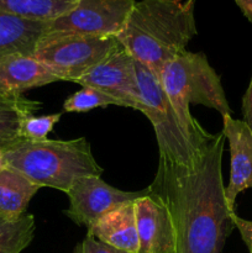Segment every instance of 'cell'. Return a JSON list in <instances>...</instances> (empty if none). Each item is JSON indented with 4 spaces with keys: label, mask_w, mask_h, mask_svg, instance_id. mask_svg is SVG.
<instances>
[{
    "label": "cell",
    "mask_w": 252,
    "mask_h": 253,
    "mask_svg": "<svg viewBox=\"0 0 252 253\" xmlns=\"http://www.w3.org/2000/svg\"><path fill=\"white\" fill-rule=\"evenodd\" d=\"M136 0H79L62 16L48 21L43 39L61 36H118Z\"/></svg>",
    "instance_id": "obj_7"
},
{
    "label": "cell",
    "mask_w": 252,
    "mask_h": 253,
    "mask_svg": "<svg viewBox=\"0 0 252 253\" xmlns=\"http://www.w3.org/2000/svg\"><path fill=\"white\" fill-rule=\"evenodd\" d=\"M116 36H61L42 39L32 56L58 81L76 83L118 44Z\"/></svg>",
    "instance_id": "obj_6"
},
{
    "label": "cell",
    "mask_w": 252,
    "mask_h": 253,
    "mask_svg": "<svg viewBox=\"0 0 252 253\" xmlns=\"http://www.w3.org/2000/svg\"><path fill=\"white\" fill-rule=\"evenodd\" d=\"M79 0H0V7L35 21H52L73 9Z\"/></svg>",
    "instance_id": "obj_16"
},
{
    "label": "cell",
    "mask_w": 252,
    "mask_h": 253,
    "mask_svg": "<svg viewBox=\"0 0 252 253\" xmlns=\"http://www.w3.org/2000/svg\"><path fill=\"white\" fill-rule=\"evenodd\" d=\"M88 234L98 241L127 253H138L137 226H136L135 202H128L111 210L94 222Z\"/></svg>",
    "instance_id": "obj_13"
},
{
    "label": "cell",
    "mask_w": 252,
    "mask_h": 253,
    "mask_svg": "<svg viewBox=\"0 0 252 253\" xmlns=\"http://www.w3.org/2000/svg\"><path fill=\"white\" fill-rule=\"evenodd\" d=\"M0 147L5 167L16 170L40 188L67 193L79 178L100 177L103 173L85 137L44 141L16 137Z\"/></svg>",
    "instance_id": "obj_3"
},
{
    "label": "cell",
    "mask_w": 252,
    "mask_h": 253,
    "mask_svg": "<svg viewBox=\"0 0 252 253\" xmlns=\"http://www.w3.org/2000/svg\"><path fill=\"white\" fill-rule=\"evenodd\" d=\"M232 221H234L235 227L239 230L242 241L245 242L247 250H249V253H252V221L242 219L239 215H236V212L232 214Z\"/></svg>",
    "instance_id": "obj_22"
},
{
    "label": "cell",
    "mask_w": 252,
    "mask_h": 253,
    "mask_svg": "<svg viewBox=\"0 0 252 253\" xmlns=\"http://www.w3.org/2000/svg\"><path fill=\"white\" fill-rule=\"evenodd\" d=\"M197 0L136 1L118 40L138 63L158 74L194 36Z\"/></svg>",
    "instance_id": "obj_2"
},
{
    "label": "cell",
    "mask_w": 252,
    "mask_h": 253,
    "mask_svg": "<svg viewBox=\"0 0 252 253\" xmlns=\"http://www.w3.org/2000/svg\"><path fill=\"white\" fill-rule=\"evenodd\" d=\"M222 135L230 147V180L225 187V199L230 210L235 211L239 194L252 189V131L244 120L231 115L222 118Z\"/></svg>",
    "instance_id": "obj_10"
},
{
    "label": "cell",
    "mask_w": 252,
    "mask_h": 253,
    "mask_svg": "<svg viewBox=\"0 0 252 253\" xmlns=\"http://www.w3.org/2000/svg\"><path fill=\"white\" fill-rule=\"evenodd\" d=\"M157 76L185 133L202 147L212 135L193 118L190 104L214 109L222 118L231 115L219 74L210 66L204 53L184 51L167 62Z\"/></svg>",
    "instance_id": "obj_4"
},
{
    "label": "cell",
    "mask_w": 252,
    "mask_h": 253,
    "mask_svg": "<svg viewBox=\"0 0 252 253\" xmlns=\"http://www.w3.org/2000/svg\"><path fill=\"white\" fill-rule=\"evenodd\" d=\"M35 217L26 214L16 220L0 219V253H21L35 236Z\"/></svg>",
    "instance_id": "obj_18"
},
{
    "label": "cell",
    "mask_w": 252,
    "mask_h": 253,
    "mask_svg": "<svg viewBox=\"0 0 252 253\" xmlns=\"http://www.w3.org/2000/svg\"><path fill=\"white\" fill-rule=\"evenodd\" d=\"M225 140L212 135L187 165L160 158L148 189L169 212L174 253H221L235 227L222 180Z\"/></svg>",
    "instance_id": "obj_1"
},
{
    "label": "cell",
    "mask_w": 252,
    "mask_h": 253,
    "mask_svg": "<svg viewBox=\"0 0 252 253\" xmlns=\"http://www.w3.org/2000/svg\"><path fill=\"white\" fill-rule=\"evenodd\" d=\"M5 167V163H4V156H2V151L1 147H0V170Z\"/></svg>",
    "instance_id": "obj_25"
},
{
    "label": "cell",
    "mask_w": 252,
    "mask_h": 253,
    "mask_svg": "<svg viewBox=\"0 0 252 253\" xmlns=\"http://www.w3.org/2000/svg\"><path fill=\"white\" fill-rule=\"evenodd\" d=\"M76 83L103 91L124 108L141 110L136 62L121 43Z\"/></svg>",
    "instance_id": "obj_8"
},
{
    "label": "cell",
    "mask_w": 252,
    "mask_h": 253,
    "mask_svg": "<svg viewBox=\"0 0 252 253\" xmlns=\"http://www.w3.org/2000/svg\"><path fill=\"white\" fill-rule=\"evenodd\" d=\"M74 253H127L120 251L118 249H114V247L109 246V245L103 244V242L98 241L95 237H93L91 235L86 234L85 239L81 242L79 245H77V247L74 249Z\"/></svg>",
    "instance_id": "obj_21"
},
{
    "label": "cell",
    "mask_w": 252,
    "mask_h": 253,
    "mask_svg": "<svg viewBox=\"0 0 252 253\" xmlns=\"http://www.w3.org/2000/svg\"><path fill=\"white\" fill-rule=\"evenodd\" d=\"M61 113L49 115L35 116L27 115L20 120L17 128V137L29 141H44L47 135L53 130L54 125L61 120Z\"/></svg>",
    "instance_id": "obj_20"
},
{
    "label": "cell",
    "mask_w": 252,
    "mask_h": 253,
    "mask_svg": "<svg viewBox=\"0 0 252 253\" xmlns=\"http://www.w3.org/2000/svg\"><path fill=\"white\" fill-rule=\"evenodd\" d=\"M41 188L16 170H0V219L16 220L26 214L34 195Z\"/></svg>",
    "instance_id": "obj_15"
},
{
    "label": "cell",
    "mask_w": 252,
    "mask_h": 253,
    "mask_svg": "<svg viewBox=\"0 0 252 253\" xmlns=\"http://www.w3.org/2000/svg\"><path fill=\"white\" fill-rule=\"evenodd\" d=\"M136 72L142 103L140 111L152 124L160 158L177 165H187L200 147L185 133L157 74L138 62H136Z\"/></svg>",
    "instance_id": "obj_5"
},
{
    "label": "cell",
    "mask_w": 252,
    "mask_h": 253,
    "mask_svg": "<svg viewBox=\"0 0 252 253\" xmlns=\"http://www.w3.org/2000/svg\"><path fill=\"white\" fill-rule=\"evenodd\" d=\"M235 2L240 7L242 14L246 16V19L252 22V0H235Z\"/></svg>",
    "instance_id": "obj_24"
},
{
    "label": "cell",
    "mask_w": 252,
    "mask_h": 253,
    "mask_svg": "<svg viewBox=\"0 0 252 253\" xmlns=\"http://www.w3.org/2000/svg\"><path fill=\"white\" fill-rule=\"evenodd\" d=\"M108 105H119L118 101L106 95L98 89L83 86L81 90L72 94L63 103V109L67 113H86L93 109Z\"/></svg>",
    "instance_id": "obj_19"
},
{
    "label": "cell",
    "mask_w": 252,
    "mask_h": 253,
    "mask_svg": "<svg viewBox=\"0 0 252 253\" xmlns=\"http://www.w3.org/2000/svg\"><path fill=\"white\" fill-rule=\"evenodd\" d=\"M58 82L39 59L30 54H10L0 58V95L19 96L30 89Z\"/></svg>",
    "instance_id": "obj_12"
},
{
    "label": "cell",
    "mask_w": 252,
    "mask_h": 253,
    "mask_svg": "<svg viewBox=\"0 0 252 253\" xmlns=\"http://www.w3.org/2000/svg\"><path fill=\"white\" fill-rule=\"evenodd\" d=\"M242 114H244V121L252 131V76L249 88L242 98Z\"/></svg>",
    "instance_id": "obj_23"
},
{
    "label": "cell",
    "mask_w": 252,
    "mask_h": 253,
    "mask_svg": "<svg viewBox=\"0 0 252 253\" xmlns=\"http://www.w3.org/2000/svg\"><path fill=\"white\" fill-rule=\"evenodd\" d=\"M42 104L25 96L0 95V146L17 137V128L22 118L36 113Z\"/></svg>",
    "instance_id": "obj_17"
},
{
    "label": "cell",
    "mask_w": 252,
    "mask_h": 253,
    "mask_svg": "<svg viewBox=\"0 0 252 253\" xmlns=\"http://www.w3.org/2000/svg\"><path fill=\"white\" fill-rule=\"evenodd\" d=\"M135 214L138 253H174L175 236L170 215L156 195L150 192L135 200Z\"/></svg>",
    "instance_id": "obj_11"
},
{
    "label": "cell",
    "mask_w": 252,
    "mask_h": 253,
    "mask_svg": "<svg viewBox=\"0 0 252 253\" xmlns=\"http://www.w3.org/2000/svg\"><path fill=\"white\" fill-rule=\"evenodd\" d=\"M48 21H35L0 7V58L10 54L32 56L43 39Z\"/></svg>",
    "instance_id": "obj_14"
},
{
    "label": "cell",
    "mask_w": 252,
    "mask_h": 253,
    "mask_svg": "<svg viewBox=\"0 0 252 253\" xmlns=\"http://www.w3.org/2000/svg\"><path fill=\"white\" fill-rule=\"evenodd\" d=\"M148 188L140 192H124L104 182L99 175L77 179L66 193L69 200L64 214L79 226L86 230L100 217L128 202L148 194Z\"/></svg>",
    "instance_id": "obj_9"
}]
</instances>
